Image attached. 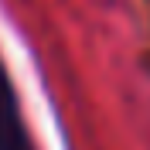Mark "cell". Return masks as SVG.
I'll list each match as a JSON object with an SVG mask.
<instances>
[{"label": "cell", "instance_id": "1", "mask_svg": "<svg viewBox=\"0 0 150 150\" xmlns=\"http://www.w3.org/2000/svg\"><path fill=\"white\" fill-rule=\"evenodd\" d=\"M0 150H34L31 130L24 123V112H21L17 89L7 75L4 58H0Z\"/></svg>", "mask_w": 150, "mask_h": 150}]
</instances>
